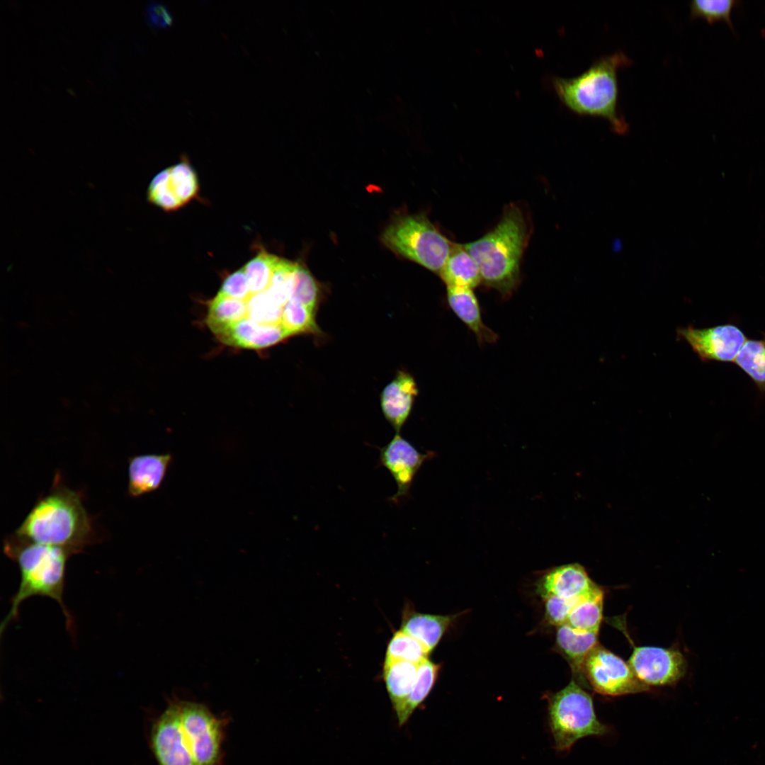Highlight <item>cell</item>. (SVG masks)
Here are the masks:
<instances>
[{
  "label": "cell",
  "mask_w": 765,
  "mask_h": 765,
  "mask_svg": "<svg viewBox=\"0 0 765 765\" xmlns=\"http://www.w3.org/2000/svg\"><path fill=\"white\" fill-rule=\"evenodd\" d=\"M531 234L528 216L521 205H506L497 225L463 246L477 264L482 283L509 297L519 285L521 265Z\"/></svg>",
  "instance_id": "cell-1"
},
{
  "label": "cell",
  "mask_w": 765,
  "mask_h": 765,
  "mask_svg": "<svg viewBox=\"0 0 765 765\" xmlns=\"http://www.w3.org/2000/svg\"><path fill=\"white\" fill-rule=\"evenodd\" d=\"M13 535L21 540L63 548L74 555L94 538L81 494L67 487L58 475L50 492L38 499Z\"/></svg>",
  "instance_id": "cell-2"
},
{
  "label": "cell",
  "mask_w": 765,
  "mask_h": 765,
  "mask_svg": "<svg viewBox=\"0 0 765 765\" xmlns=\"http://www.w3.org/2000/svg\"><path fill=\"white\" fill-rule=\"evenodd\" d=\"M3 550L17 563L21 580L11 599V608L1 623V635L9 623L17 619L21 604L35 596L57 601L66 618L67 628L72 631L74 622L63 596L67 562L74 554L63 548L21 540L13 534L4 540Z\"/></svg>",
  "instance_id": "cell-3"
},
{
  "label": "cell",
  "mask_w": 765,
  "mask_h": 765,
  "mask_svg": "<svg viewBox=\"0 0 765 765\" xmlns=\"http://www.w3.org/2000/svg\"><path fill=\"white\" fill-rule=\"evenodd\" d=\"M630 62L623 52H616L597 59L577 76L552 77V86L571 111L582 116L602 118L613 132L624 135L628 124L618 111V72Z\"/></svg>",
  "instance_id": "cell-4"
},
{
  "label": "cell",
  "mask_w": 765,
  "mask_h": 765,
  "mask_svg": "<svg viewBox=\"0 0 765 765\" xmlns=\"http://www.w3.org/2000/svg\"><path fill=\"white\" fill-rule=\"evenodd\" d=\"M381 239L392 251L438 275L455 244L421 214L397 217Z\"/></svg>",
  "instance_id": "cell-5"
},
{
  "label": "cell",
  "mask_w": 765,
  "mask_h": 765,
  "mask_svg": "<svg viewBox=\"0 0 765 765\" xmlns=\"http://www.w3.org/2000/svg\"><path fill=\"white\" fill-rule=\"evenodd\" d=\"M549 725L557 750L568 751L580 739L607 734L597 718L591 696L574 679L549 698Z\"/></svg>",
  "instance_id": "cell-6"
},
{
  "label": "cell",
  "mask_w": 765,
  "mask_h": 765,
  "mask_svg": "<svg viewBox=\"0 0 765 765\" xmlns=\"http://www.w3.org/2000/svg\"><path fill=\"white\" fill-rule=\"evenodd\" d=\"M182 730L196 765H220L225 719L204 704L177 699Z\"/></svg>",
  "instance_id": "cell-7"
},
{
  "label": "cell",
  "mask_w": 765,
  "mask_h": 765,
  "mask_svg": "<svg viewBox=\"0 0 765 765\" xmlns=\"http://www.w3.org/2000/svg\"><path fill=\"white\" fill-rule=\"evenodd\" d=\"M583 674L586 681L596 693L608 696L647 691L628 662L597 644L585 659Z\"/></svg>",
  "instance_id": "cell-8"
},
{
  "label": "cell",
  "mask_w": 765,
  "mask_h": 765,
  "mask_svg": "<svg viewBox=\"0 0 765 765\" xmlns=\"http://www.w3.org/2000/svg\"><path fill=\"white\" fill-rule=\"evenodd\" d=\"M632 645L628 663L638 679L647 687L674 685L685 675L687 663L679 650Z\"/></svg>",
  "instance_id": "cell-9"
},
{
  "label": "cell",
  "mask_w": 765,
  "mask_h": 765,
  "mask_svg": "<svg viewBox=\"0 0 765 765\" xmlns=\"http://www.w3.org/2000/svg\"><path fill=\"white\" fill-rule=\"evenodd\" d=\"M677 335L690 345L703 362H735L747 340L741 329L732 324L704 329L690 325L678 329Z\"/></svg>",
  "instance_id": "cell-10"
},
{
  "label": "cell",
  "mask_w": 765,
  "mask_h": 765,
  "mask_svg": "<svg viewBox=\"0 0 765 765\" xmlns=\"http://www.w3.org/2000/svg\"><path fill=\"white\" fill-rule=\"evenodd\" d=\"M149 744L158 765H196L184 739L177 698L154 721Z\"/></svg>",
  "instance_id": "cell-11"
},
{
  "label": "cell",
  "mask_w": 765,
  "mask_h": 765,
  "mask_svg": "<svg viewBox=\"0 0 765 765\" xmlns=\"http://www.w3.org/2000/svg\"><path fill=\"white\" fill-rule=\"evenodd\" d=\"M431 454L420 453L399 433L380 448L379 464L390 473L397 484L396 493L390 498L391 502L398 504L408 497L416 473Z\"/></svg>",
  "instance_id": "cell-12"
},
{
  "label": "cell",
  "mask_w": 765,
  "mask_h": 765,
  "mask_svg": "<svg viewBox=\"0 0 765 765\" xmlns=\"http://www.w3.org/2000/svg\"><path fill=\"white\" fill-rule=\"evenodd\" d=\"M596 586L582 565L571 563L547 572L539 582L538 592L543 599L554 596L573 599L584 596Z\"/></svg>",
  "instance_id": "cell-13"
},
{
  "label": "cell",
  "mask_w": 765,
  "mask_h": 765,
  "mask_svg": "<svg viewBox=\"0 0 765 765\" xmlns=\"http://www.w3.org/2000/svg\"><path fill=\"white\" fill-rule=\"evenodd\" d=\"M417 395L414 378L403 370L398 371L395 378L382 390L380 394L382 412L396 433H400L408 419Z\"/></svg>",
  "instance_id": "cell-14"
},
{
  "label": "cell",
  "mask_w": 765,
  "mask_h": 765,
  "mask_svg": "<svg viewBox=\"0 0 765 765\" xmlns=\"http://www.w3.org/2000/svg\"><path fill=\"white\" fill-rule=\"evenodd\" d=\"M172 455L144 454L128 459V494L139 497L155 491L161 486L171 463Z\"/></svg>",
  "instance_id": "cell-15"
},
{
  "label": "cell",
  "mask_w": 765,
  "mask_h": 765,
  "mask_svg": "<svg viewBox=\"0 0 765 765\" xmlns=\"http://www.w3.org/2000/svg\"><path fill=\"white\" fill-rule=\"evenodd\" d=\"M447 301L458 317L474 333L481 343H494L497 334L485 325L480 307L472 289L447 287Z\"/></svg>",
  "instance_id": "cell-16"
},
{
  "label": "cell",
  "mask_w": 765,
  "mask_h": 765,
  "mask_svg": "<svg viewBox=\"0 0 765 765\" xmlns=\"http://www.w3.org/2000/svg\"><path fill=\"white\" fill-rule=\"evenodd\" d=\"M452 618L417 612L407 605L402 611L400 630L417 640L430 653L441 640Z\"/></svg>",
  "instance_id": "cell-17"
},
{
  "label": "cell",
  "mask_w": 765,
  "mask_h": 765,
  "mask_svg": "<svg viewBox=\"0 0 765 765\" xmlns=\"http://www.w3.org/2000/svg\"><path fill=\"white\" fill-rule=\"evenodd\" d=\"M599 633L577 630L567 624L557 627L556 645L570 664L574 675L586 684L583 674L585 659L598 643Z\"/></svg>",
  "instance_id": "cell-18"
},
{
  "label": "cell",
  "mask_w": 765,
  "mask_h": 765,
  "mask_svg": "<svg viewBox=\"0 0 765 765\" xmlns=\"http://www.w3.org/2000/svg\"><path fill=\"white\" fill-rule=\"evenodd\" d=\"M418 667L419 664L405 661L384 662L382 678L397 718L415 685Z\"/></svg>",
  "instance_id": "cell-19"
},
{
  "label": "cell",
  "mask_w": 765,
  "mask_h": 765,
  "mask_svg": "<svg viewBox=\"0 0 765 765\" xmlns=\"http://www.w3.org/2000/svg\"><path fill=\"white\" fill-rule=\"evenodd\" d=\"M439 276L447 287L473 289L482 283L477 264L460 244H455Z\"/></svg>",
  "instance_id": "cell-20"
},
{
  "label": "cell",
  "mask_w": 765,
  "mask_h": 765,
  "mask_svg": "<svg viewBox=\"0 0 765 765\" xmlns=\"http://www.w3.org/2000/svg\"><path fill=\"white\" fill-rule=\"evenodd\" d=\"M604 593L598 585L572 609L566 624L582 632L599 633L603 619Z\"/></svg>",
  "instance_id": "cell-21"
},
{
  "label": "cell",
  "mask_w": 765,
  "mask_h": 765,
  "mask_svg": "<svg viewBox=\"0 0 765 765\" xmlns=\"http://www.w3.org/2000/svg\"><path fill=\"white\" fill-rule=\"evenodd\" d=\"M438 669L439 666L429 659L419 664L415 685L405 701L400 715L397 717L400 727L407 723L413 712L428 696L436 682Z\"/></svg>",
  "instance_id": "cell-22"
},
{
  "label": "cell",
  "mask_w": 765,
  "mask_h": 765,
  "mask_svg": "<svg viewBox=\"0 0 765 765\" xmlns=\"http://www.w3.org/2000/svg\"><path fill=\"white\" fill-rule=\"evenodd\" d=\"M735 363L752 380L760 392H765V334L761 339H747Z\"/></svg>",
  "instance_id": "cell-23"
},
{
  "label": "cell",
  "mask_w": 765,
  "mask_h": 765,
  "mask_svg": "<svg viewBox=\"0 0 765 765\" xmlns=\"http://www.w3.org/2000/svg\"><path fill=\"white\" fill-rule=\"evenodd\" d=\"M429 654L421 643L400 629L387 644L384 662L405 661L419 664L428 659Z\"/></svg>",
  "instance_id": "cell-24"
},
{
  "label": "cell",
  "mask_w": 765,
  "mask_h": 765,
  "mask_svg": "<svg viewBox=\"0 0 765 765\" xmlns=\"http://www.w3.org/2000/svg\"><path fill=\"white\" fill-rule=\"evenodd\" d=\"M171 186L184 205L197 198L199 192L198 179L196 171L184 158L169 167Z\"/></svg>",
  "instance_id": "cell-25"
},
{
  "label": "cell",
  "mask_w": 765,
  "mask_h": 765,
  "mask_svg": "<svg viewBox=\"0 0 765 765\" xmlns=\"http://www.w3.org/2000/svg\"><path fill=\"white\" fill-rule=\"evenodd\" d=\"M279 259L261 250L242 267L250 291H259L268 287Z\"/></svg>",
  "instance_id": "cell-26"
},
{
  "label": "cell",
  "mask_w": 765,
  "mask_h": 765,
  "mask_svg": "<svg viewBox=\"0 0 765 765\" xmlns=\"http://www.w3.org/2000/svg\"><path fill=\"white\" fill-rule=\"evenodd\" d=\"M147 200L168 212L183 205L171 186L169 168L161 171L152 179L147 189Z\"/></svg>",
  "instance_id": "cell-27"
},
{
  "label": "cell",
  "mask_w": 765,
  "mask_h": 765,
  "mask_svg": "<svg viewBox=\"0 0 765 765\" xmlns=\"http://www.w3.org/2000/svg\"><path fill=\"white\" fill-rule=\"evenodd\" d=\"M740 2L739 0H694L690 3L691 16L703 18L710 23L723 20L734 30L731 13Z\"/></svg>",
  "instance_id": "cell-28"
},
{
  "label": "cell",
  "mask_w": 765,
  "mask_h": 765,
  "mask_svg": "<svg viewBox=\"0 0 765 765\" xmlns=\"http://www.w3.org/2000/svg\"><path fill=\"white\" fill-rule=\"evenodd\" d=\"M295 277L293 299L317 312L319 293L314 278L305 268L298 264H296Z\"/></svg>",
  "instance_id": "cell-29"
},
{
  "label": "cell",
  "mask_w": 765,
  "mask_h": 765,
  "mask_svg": "<svg viewBox=\"0 0 765 765\" xmlns=\"http://www.w3.org/2000/svg\"><path fill=\"white\" fill-rule=\"evenodd\" d=\"M582 598L566 599L554 596L544 598L545 616L548 622L557 627L566 624L572 609Z\"/></svg>",
  "instance_id": "cell-30"
},
{
  "label": "cell",
  "mask_w": 765,
  "mask_h": 765,
  "mask_svg": "<svg viewBox=\"0 0 765 765\" xmlns=\"http://www.w3.org/2000/svg\"><path fill=\"white\" fill-rule=\"evenodd\" d=\"M146 13L148 23L154 28H164L173 23L171 12L160 3H149L147 6Z\"/></svg>",
  "instance_id": "cell-31"
}]
</instances>
